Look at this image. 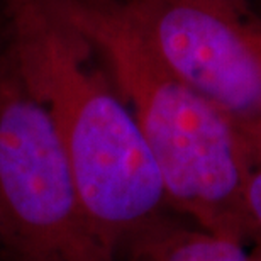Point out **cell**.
I'll return each instance as SVG.
<instances>
[{
  "instance_id": "cell-4",
  "label": "cell",
  "mask_w": 261,
  "mask_h": 261,
  "mask_svg": "<svg viewBox=\"0 0 261 261\" xmlns=\"http://www.w3.org/2000/svg\"><path fill=\"white\" fill-rule=\"evenodd\" d=\"M161 63L238 126H261V39L214 0H117Z\"/></svg>"
},
{
  "instance_id": "cell-9",
  "label": "cell",
  "mask_w": 261,
  "mask_h": 261,
  "mask_svg": "<svg viewBox=\"0 0 261 261\" xmlns=\"http://www.w3.org/2000/svg\"><path fill=\"white\" fill-rule=\"evenodd\" d=\"M258 248V254H256V259H254V261H261V248L259 246H256Z\"/></svg>"
},
{
  "instance_id": "cell-7",
  "label": "cell",
  "mask_w": 261,
  "mask_h": 261,
  "mask_svg": "<svg viewBox=\"0 0 261 261\" xmlns=\"http://www.w3.org/2000/svg\"><path fill=\"white\" fill-rule=\"evenodd\" d=\"M10 49V20L7 0H0V75Z\"/></svg>"
},
{
  "instance_id": "cell-6",
  "label": "cell",
  "mask_w": 261,
  "mask_h": 261,
  "mask_svg": "<svg viewBox=\"0 0 261 261\" xmlns=\"http://www.w3.org/2000/svg\"><path fill=\"white\" fill-rule=\"evenodd\" d=\"M243 153V214L249 241L261 248V126H238Z\"/></svg>"
},
{
  "instance_id": "cell-8",
  "label": "cell",
  "mask_w": 261,
  "mask_h": 261,
  "mask_svg": "<svg viewBox=\"0 0 261 261\" xmlns=\"http://www.w3.org/2000/svg\"><path fill=\"white\" fill-rule=\"evenodd\" d=\"M87 2H102V4H111V2H116V0H87Z\"/></svg>"
},
{
  "instance_id": "cell-3",
  "label": "cell",
  "mask_w": 261,
  "mask_h": 261,
  "mask_svg": "<svg viewBox=\"0 0 261 261\" xmlns=\"http://www.w3.org/2000/svg\"><path fill=\"white\" fill-rule=\"evenodd\" d=\"M0 261H116L93 229L48 111L10 49L0 75Z\"/></svg>"
},
{
  "instance_id": "cell-2",
  "label": "cell",
  "mask_w": 261,
  "mask_h": 261,
  "mask_svg": "<svg viewBox=\"0 0 261 261\" xmlns=\"http://www.w3.org/2000/svg\"><path fill=\"white\" fill-rule=\"evenodd\" d=\"M102 56L163 178L171 212L217 236L249 241L236 126L156 58L111 4L61 0Z\"/></svg>"
},
{
  "instance_id": "cell-5",
  "label": "cell",
  "mask_w": 261,
  "mask_h": 261,
  "mask_svg": "<svg viewBox=\"0 0 261 261\" xmlns=\"http://www.w3.org/2000/svg\"><path fill=\"white\" fill-rule=\"evenodd\" d=\"M258 248L165 219L127 244L117 261H254Z\"/></svg>"
},
{
  "instance_id": "cell-1",
  "label": "cell",
  "mask_w": 261,
  "mask_h": 261,
  "mask_svg": "<svg viewBox=\"0 0 261 261\" xmlns=\"http://www.w3.org/2000/svg\"><path fill=\"white\" fill-rule=\"evenodd\" d=\"M25 87L48 111L93 229L114 258L168 219L163 178L133 111L61 0H7Z\"/></svg>"
}]
</instances>
